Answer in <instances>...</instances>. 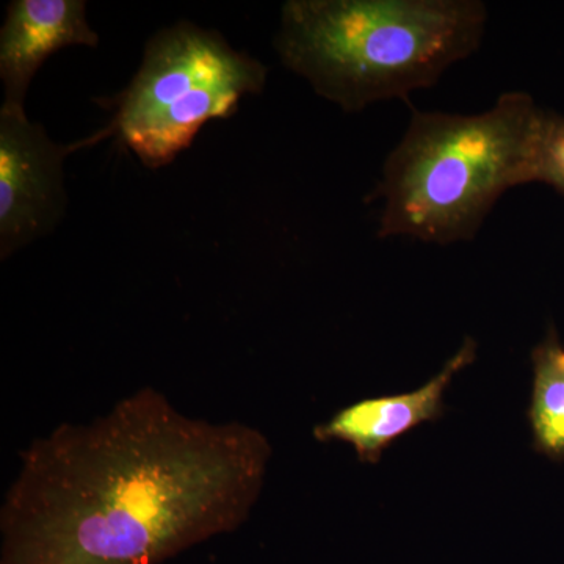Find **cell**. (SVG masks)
Returning <instances> with one entry per match:
<instances>
[{"label": "cell", "mask_w": 564, "mask_h": 564, "mask_svg": "<svg viewBox=\"0 0 564 564\" xmlns=\"http://www.w3.org/2000/svg\"><path fill=\"white\" fill-rule=\"evenodd\" d=\"M272 454L254 426L191 417L141 388L21 452L0 564L169 562L248 521Z\"/></svg>", "instance_id": "1"}, {"label": "cell", "mask_w": 564, "mask_h": 564, "mask_svg": "<svg viewBox=\"0 0 564 564\" xmlns=\"http://www.w3.org/2000/svg\"><path fill=\"white\" fill-rule=\"evenodd\" d=\"M477 0H289L274 47L345 111L433 87L484 40Z\"/></svg>", "instance_id": "2"}, {"label": "cell", "mask_w": 564, "mask_h": 564, "mask_svg": "<svg viewBox=\"0 0 564 564\" xmlns=\"http://www.w3.org/2000/svg\"><path fill=\"white\" fill-rule=\"evenodd\" d=\"M543 109L503 93L478 115L413 110L370 199H383L380 237L473 240L505 192L536 177Z\"/></svg>", "instance_id": "3"}, {"label": "cell", "mask_w": 564, "mask_h": 564, "mask_svg": "<svg viewBox=\"0 0 564 564\" xmlns=\"http://www.w3.org/2000/svg\"><path fill=\"white\" fill-rule=\"evenodd\" d=\"M267 66L234 50L221 33L188 21L155 33L139 70L117 98L101 139L117 135L147 169L172 163L212 120L236 113L267 84Z\"/></svg>", "instance_id": "4"}, {"label": "cell", "mask_w": 564, "mask_h": 564, "mask_svg": "<svg viewBox=\"0 0 564 564\" xmlns=\"http://www.w3.org/2000/svg\"><path fill=\"white\" fill-rule=\"evenodd\" d=\"M85 144L54 143L25 110L0 109V259L50 236L68 206L63 161Z\"/></svg>", "instance_id": "5"}, {"label": "cell", "mask_w": 564, "mask_h": 564, "mask_svg": "<svg viewBox=\"0 0 564 564\" xmlns=\"http://www.w3.org/2000/svg\"><path fill=\"white\" fill-rule=\"evenodd\" d=\"M477 344L466 337L454 358L429 383L415 391L373 397L348 404L328 421L318 423L314 437L318 443L350 444L359 462L377 464L397 440L419 425L445 414L444 393L455 373L475 361Z\"/></svg>", "instance_id": "6"}, {"label": "cell", "mask_w": 564, "mask_h": 564, "mask_svg": "<svg viewBox=\"0 0 564 564\" xmlns=\"http://www.w3.org/2000/svg\"><path fill=\"white\" fill-rule=\"evenodd\" d=\"M84 0H14L0 31L2 109L24 110L36 70L55 52L69 46L98 47Z\"/></svg>", "instance_id": "7"}, {"label": "cell", "mask_w": 564, "mask_h": 564, "mask_svg": "<svg viewBox=\"0 0 564 564\" xmlns=\"http://www.w3.org/2000/svg\"><path fill=\"white\" fill-rule=\"evenodd\" d=\"M533 391L529 408L533 448L564 462V345L554 328L533 348Z\"/></svg>", "instance_id": "8"}, {"label": "cell", "mask_w": 564, "mask_h": 564, "mask_svg": "<svg viewBox=\"0 0 564 564\" xmlns=\"http://www.w3.org/2000/svg\"><path fill=\"white\" fill-rule=\"evenodd\" d=\"M534 182L551 185L564 196V118L544 111Z\"/></svg>", "instance_id": "9"}]
</instances>
